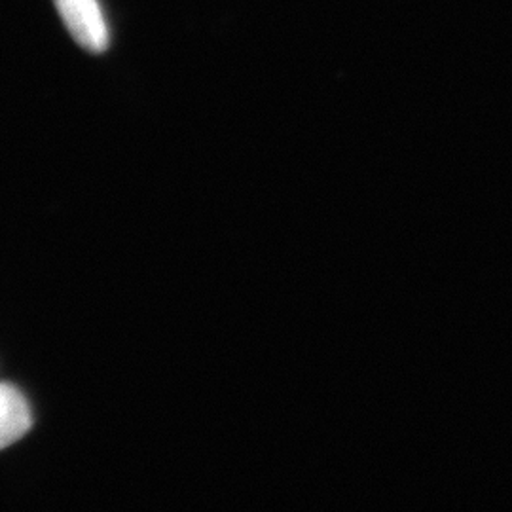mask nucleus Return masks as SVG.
I'll list each match as a JSON object with an SVG mask.
<instances>
[{"label":"nucleus","mask_w":512,"mask_h":512,"mask_svg":"<svg viewBox=\"0 0 512 512\" xmlns=\"http://www.w3.org/2000/svg\"><path fill=\"white\" fill-rule=\"evenodd\" d=\"M33 425V414L18 387L0 384V450L18 442Z\"/></svg>","instance_id":"nucleus-2"},{"label":"nucleus","mask_w":512,"mask_h":512,"mask_svg":"<svg viewBox=\"0 0 512 512\" xmlns=\"http://www.w3.org/2000/svg\"><path fill=\"white\" fill-rule=\"evenodd\" d=\"M57 12L78 46L92 54L109 48V27L97 0H54Z\"/></svg>","instance_id":"nucleus-1"}]
</instances>
